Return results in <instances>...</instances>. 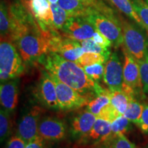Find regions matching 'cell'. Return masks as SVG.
Listing matches in <instances>:
<instances>
[{
  "label": "cell",
  "mask_w": 148,
  "mask_h": 148,
  "mask_svg": "<svg viewBox=\"0 0 148 148\" xmlns=\"http://www.w3.org/2000/svg\"><path fill=\"white\" fill-rule=\"evenodd\" d=\"M38 62L41 63L51 75L82 95H97L106 90L90 78L83 67L75 62L66 60L58 53L50 51L40 58Z\"/></svg>",
  "instance_id": "obj_1"
},
{
  "label": "cell",
  "mask_w": 148,
  "mask_h": 148,
  "mask_svg": "<svg viewBox=\"0 0 148 148\" xmlns=\"http://www.w3.org/2000/svg\"><path fill=\"white\" fill-rule=\"evenodd\" d=\"M53 31L42 30L35 21L20 25L10 40L16 45L24 63H32L38 62L49 52V42Z\"/></svg>",
  "instance_id": "obj_2"
},
{
  "label": "cell",
  "mask_w": 148,
  "mask_h": 148,
  "mask_svg": "<svg viewBox=\"0 0 148 148\" xmlns=\"http://www.w3.org/2000/svg\"><path fill=\"white\" fill-rule=\"evenodd\" d=\"M21 55L10 38H1L0 79L1 82L13 79L23 73L25 66Z\"/></svg>",
  "instance_id": "obj_3"
},
{
  "label": "cell",
  "mask_w": 148,
  "mask_h": 148,
  "mask_svg": "<svg viewBox=\"0 0 148 148\" xmlns=\"http://www.w3.org/2000/svg\"><path fill=\"white\" fill-rule=\"evenodd\" d=\"M85 17L93 25L96 30L112 42L114 47H119L123 45V32L119 17L108 16L93 8L90 9Z\"/></svg>",
  "instance_id": "obj_4"
},
{
  "label": "cell",
  "mask_w": 148,
  "mask_h": 148,
  "mask_svg": "<svg viewBox=\"0 0 148 148\" xmlns=\"http://www.w3.org/2000/svg\"><path fill=\"white\" fill-rule=\"evenodd\" d=\"M124 48L136 60L143 59L148 53V40L139 27L120 16Z\"/></svg>",
  "instance_id": "obj_5"
},
{
  "label": "cell",
  "mask_w": 148,
  "mask_h": 148,
  "mask_svg": "<svg viewBox=\"0 0 148 148\" xmlns=\"http://www.w3.org/2000/svg\"><path fill=\"white\" fill-rule=\"evenodd\" d=\"M123 52L124 54V64L122 90L135 98L136 95L143 92L139 65L136 59L124 47L123 48Z\"/></svg>",
  "instance_id": "obj_6"
},
{
  "label": "cell",
  "mask_w": 148,
  "mask_h": 148,
  "mask_svg": "<svg viewBox=\"0 0 148 148\" xmlns=\"http://www.w3.org/2000/svg\"><path fill=\"white\" fill-rule=\"evenodd\" d=\"M51 76L56 84L60 110H75L88 104L89 100H91L90 96L82 95L76 90L61 82L57 77L53 75Z\"/></svg>",
  "instance_id": "obj_7"
},
{
  "label": "cell",
  "mask_w": 148,
  "mask_h": 148,
  "mask_svg": "<svg viewBox=\"0 0 148 148\" xmlns=\"http://www.w3.org/2000/svg\"><path fill=\"white\" fill-rule=\"evenodd\" d=\"M58 53L66 60L76 62L84 53L80 42L60 36L58 31L53 30L49 42V52Z\"/></svg>",
  "instance_id": "obj_8"
},
{
  "label": "cell",
  "mask_w": 148,
  "mask_h": 148,
  "mask_svg": "<svg viewBox=\"0 0 148 148\" xmlns=\"http://www.w3.org/2000/svg\"><path fill=\"white\" fill-rule=\"evenodd\" d=\"M95 28L85 16H70L60 30L62 35L70 39L82 41L92 38Z\"/></svg>",
  "instance_id": "obj_9"
},
{
  "label": "cell",
  "mask_w": 148,
  "mask_h": 148,
  "mask_svg": "<svg viewBox=\"0 0 148 148\" xmlns=\"http://www.w3.org/2000/svg\"><path fill=\"white\" fill-rule=\"evenodd\" d=\"M36 97L44 106L60 110L56 84L53 77L46 71L43 72L36 89Z\"/></svg>",
  "instance_id": "obj_10"
},
{
  "label": "cell",
  "mask_w": 148,
  "mask_h": 148,
  "mask_svg": "<svg viewBox=\"0 0 148 148\" xmlns=\"http://www.w3.org/2000/svg\"><path fill=\"white\" fill-rule=\"evenodd\" d=\"M103 82L110 91L122 90L123 84V66L116 52L112 53L104 65Z\"/></svg>",
  "instance_id": "obj_11"
},
{
  "label": "cell",
  "mask_w": 148,
  "mask_h": 148,
  "mask_svg": "<svg viewBox=\"0 0 148 148\" xmlns=\"http://www.w3.org/2000/svg\"><path fill=\"white\" fill-rule=\"evenodd\" d=\"M30 11L42 30L50 32L53 28L52 13L48 0H21Z\"/></svg>",
  "instance_id": "obj_12"
},
{
  "label": "cell",
  "mask_w": 148,
  "mask_h": 148,
  "mask_svg": "<svg viewBox=\"0 0 148 148\" xmlns=\"http://www.w3.org/2000/svg\"><path fill=\"white\" fill-rule=\"evenodd\" d=\"M42 108L40 107L34 106L20 120L18 125L17 135L25 140L26 143L38 135V124Z\"/></svg>",
  "instance_id": "obj_13"
},
{
  "label": "cell",
  "mask_w": 148,
  "mask_h": 148,
  "mask_svg": "<svg viewBox=\"0 0 148 148\" xmlns=\"http://www.w3.org/2000/svg\"><path fill=\"white\" fill-rule=\"evenodd\" d=\"M38 133L44 140L58 141L65 137L66 127L60 119L53 117H45L40 120Z\"/></svg>",
  "instance_id": "obj_14"
},
{
  "label": "cell",
  "mask_w": 148,
  "mask_h": 148,
  "mask_svg": "<svg viewBox=\"0 0 148 148\" xmlns=\"http://www.w3.org/2000/svg\"><path fill=\"white\" fill-rule=\"evenodd\" d=\"M0 101L3 109L12 112L17 106L18 89L17 80L11 79L1 82L0 86Z\"/></svg>",
  "instance_id": "obj_15"
},
{
  "label": "cell",
  "mask_w": 148,
  "mask_h": 148,
  "mask_svg": "<svg viewBox=\"0 0 148 148\" xmlns=\"http://www.w3.org/2000/svg\"><path fill=\"white\" fill-rule=\"evenodd\" d=\"M97 116L90 111L84 110L73 117L71 121V130L74 136H87L91 130Z\"/></svg>",
  "instance_id": "obj_16"
},
{
  "label": "cell",
  "mask_w": 148,
  "mask_h": 148,
  "mask_svg": "<svg viewBox=\"0 0 148 148\" xmlns=\"http://www.w3.org/2000/svg\"><path fill=\"white\" fill-rule=\"evenodd\" d=\"M112 136L111 122L101 118H97L91 130L87 135L90 140L99 142H105Z\"/></svg>",
  "instance_id": "obj_17"
},
{
  "label": "cell",
  "mask_w": 148,
  "mask_h": 148,
  "mask_svg": "<svg viewBox=\"0 0 148 148\" xmlns=\"http://www.w3.org/2000/svg\"><path fill=\"white\" fill-rule=\"evenodd\" d=\"M58 3L70 16H86L92 8L91 5L82 0H58Z\"/></svg>",
  "instance_id": "obj_18"
},
{
  "label": "cell",
  "mask_w": 148,
  "mask_h": 148,
  "mask_svg": "<svg viewBox=\"0 0 148 148\" xmlns=\"http://www.w3.org/2000/svg\"><path fill=\"white\" fill-rule=\"evenodd\" d=\"M110 90H106L102 93L97 95L96 97L90 100L87 104V110L96 116H99L105 107L110 104Z\"/></svg>",
  "instance_id": "obj_19"
},
{
  "label": "cell",
  "mask_w": 148,
  "mask_h": 148,
  "mask_svg": "<svg viewBox=\"0 0 148 148\" xmlns=\"http://www.w3.org/2000/svg\"><path fill=\"white\" fill-rule=\"evenodd\" d=\"M135 98L128 95L123 90H114L110 91V102L111 104L120 112L123 114L126 110L127 105Z\"/></svg>",
  "instance_id": "obj_20"
},
{
  "label": "cell",
  "mask_w": 148,
  "mask_h": 148,
  "mask_svg": "<svg viewBox=\"0 0 148 148\" xmlns=\"http://www.w3.org/2000/svg\"><path fill=\"white\" fill-rule=\"evenodd\" d=\"M116 8L122 13L125 14L127 17L132 19L142 28H144L141 20L134 10L130 0H109Z\"/></svg>",
  "instance_id": "obj_21"
},
{
  "label": "cell",
  "mask_w": 148,
  "mask_h": 148,
  "mask_svg": "<svg viewBox=\"0 0 148 148\" xmlns=\"http://www.w3.org/2000/svg\"><path fill=\"white\" fill-rule=\"evenodd\" d=\"M50 5L52 13L53 28L55 30L60 31L70 16L58 3H50Z\"/></svg>",
  "instance_id": "obj_22"
},
{
  "label": "cell",
  "mask_w": 148,
  "mask_h": 148,
  "mask_svg": "<svg viewBox=\"0 0 148 148\" xmlns=\"http://www.w3.org/2000/svg\"><path fill=\"white\" fill-rule=\"evenodd\" d=\"M10 16L9 13L8 3L1 1L0 6V31L1 38H10Z\"/></svg>",
  "instance_id": "obj_23"
},
{
  "label": "cell",
  "mask_w": 148,
  "mask_h": 148,
  "mask_svg": "<svg viewBox=\"0 0 148 148\" xmlns=\"http://www.w3.org/2000/svg\"><path fill=\"white\" fill-rule=\"evenodd\" d=\"M143 109L144 104L136 100V99H133L129 102L126 110H125L123 115L132 123L137 125L140 121V117H141Z\"/></svg>",
  "instance_id": "obj_24"
},
{
  "label": "cell",
  "mask_w": 148,
  "mask_h": 148,
  "mask_svg": "<svg viewBox=\"0 0 148 148\" xmlns=\"http://www.w3.org/2000/svg\"><path fill=\"white\" fill-rule=\"evenodd\" d=\"M131 128V121L123 114H121L111 122V130L113 136L125 134Z\"/></svg>",
  "instance_id": "obj_25"
},
{
  "label": "cell",
  "mask_w": 148,
  "mask_h": 148,
  "mask_svg": "<svg viewBox=\"0 0 148 148\" xmlns=\"http://www.w3.org/2000/svg\"><path fill=\"white\" fill-rule=\"evenodd\" d=\"M104 148H137L125 134L113 136L104 142Z\"/></svg>",
  "instance_id": "obj_26"
},
{
  "label": "cell",
  "mask_w": 148,
  "mask_h": 148,
  "mask_svg": "<svg viewBox=\"0 0 148 148\" xmlns=\"http://www.w3.org/2000/svg\"><path fill=\"white\" fill-rule=\"evenodd\" d=\"M108 59V58H107L104 55L101 54V53L84 52L82 56L78 59L76 63L82 67H84V66H90L97 63L103 64L106 62Z\"/></svg>",
  "instance_id": "obj_27"
},
{
  "label": "cell",
  "mask_w": 148,
  "mask_h": 148,
  "mask_svg": "<svg viewBox=\"0 0 148 148\" xmlns=\"http://www.w3.org/2000/svg\"><path fill=\"white\" fill-rule=\"evenodd\" d=\"M11 119L10 112L5 109H1L0 112V138L1 143L6 139L11 132Z\"/></svg>",
  "instance_id": "obj_28"
},
{
  "label": "cell",
  "mask_w": 148,
  "mask_h": 148,
  "mask_svg": "<svg viewBox=\"0 0 148 148\" xmlns=\"http://www.w3.org/2000/svg\"><path fill=\"white\" fill-rule=\"evenodd\" d=\"M79 42L84 49V52L101 53V54L104 55L107 58H108L111 54L109 48L102 47V46L94 41L92 38H88V39L82 40V41H79Z\"/></svg>",
  "instance_id": "obj_29"
},
{
  "label": "cell",
  "mask_w": 148,
  "mask_h": 148,
  "mask_svg": "<svg viewBox=\"0 0 148 148\" xmlns=\"http://www.w3.org/2000/svg\"><path fill=\"white\" fill-rule=\"evenodd\" d=\"M134 10L141 20L143 27L148 31V3L143 0H130Z\"/></svg>",
  "instance_id": "obj_30"
},
{
  "label": "cell",
  "mask_w": 148,
  "mask_h": 148,
  "mask_svg": "<svg viewBox=\"0 0 148 148\" xmlns=\"http://www.w3.org/2000/svg\"><path fill=\"white\" fill-rule=\"evenodd\" d=\"M136 61L139 65L143 92L145 95H148V53L143 59Z\"/></svg>",
  "instance_id": "obj_31"
},
{
  "label": "cell",
  "mask_w": 148,
  "mask_h": 148,
  "mask_svg": "<svg viewBox=\"0 0 148 148\" xmlns=\"http://www.w3.org/2000/svg\"><path fill=\"white\" fill-rule=\"evenodd\" d=\"M85 72L90 78H92L95 82L100 80L101 77L103 76L104 73V66L103 64L97 63L92 65L84 66L83 67Z\"/></svg>",
  "instance_id": "obj_32"
},
{
  "label": "cell",
  "mask_w": 148,
  "mask_h": 148,
  "mask_svg": "<svg viewBox=\"0 0 148 148\" xmlns=\"http://www.w3.org/2000/svg\"><path fill=\"white\" fill-rule=\"evenodd\" d=\"M142 132L148 134V103L144 104V109L141 117L137 125Z\"/></svg>",
  "instance_id": "obj_33"
},
{
  "label": "cell",
  "mask_w": 148,
  "mask_h": 148,
  "mask_svg": "<svg viewBox=\"0 0 148 148\" xmlns=\"http://www.w3.org/2000/svg\"><path fill=\"white\" fill-rule=\"evenodd\" d=\"M92 38L93 39L94 41L96 42L97 44H99V45H100L103 47L109 48L112 45V42H111L106 36H103L102 34H101L100 32H98L97 30H95V32L94 33Z\"/></svg>",
  "instance_id": "obj_34"
},
{
  "label": "cell",
  "mask_w": 148,
  "mask_h": 148,
  "mask_svg": "<svg viewBox=\"0 0 148 148\" xmlns=\"http://www.w3.org/2000/svg\"><path fill=\"white\" fill-rule=\"evenodd\" d=\"M25 147H26V143L25 140L17 135V136H12L9 140L6 148H25Z\"/></svg>",
  "instance_id": "obj_35"
},
{
  "label": "cell",
  "mask_w": 148,
  "mask_h": 148,
  "mask_svg": "<svg viewBox=\"0 0 148 148\" xmlns=\"http://www.w3.org/2000/svg\"><path fill=\"white\" fill-rule=\"evenodd\" d=\"M82 1L88 3L92 8L101 12H104L109 8L101 0H82Z\"/></svg>",
  "instance_id": "obj_36"
},
{
  "label": "cell",
  "mask_w": 148,
  "mask_h": 148,
  "mask_svg": "<svg viewBox=\"0 0 148 148\" xmlns=\"http://www.w3.org/2000/svg\"><path fill=\"white\" fill-rule=\"evenodd\" d=\"M25 148H45L44 139L39 135L26 143Z\"/></svg>",
  "instance_id": "obj_37"
},
{
  "label": "cell",
  "mask_w": 148,
  "mask_h": 148,
  "mask_svg": "<svg viewBox=\"0 0 148 148\" xmlns=\"http://www.w3.org/2000/svg\"><path fill=\"white\" fill-rule=\"evenodd\" d=\"M48 1L50 3H58V0H48Z\"/></svg>",
  "instance_id": "obj_38"
},
{
  "label": "cell",
  "mask_w": 148,
  "mask_h": 148,
  "mask_svg": "<svg viewBox=\"0 0 148 148\" xmlns=\"http://www.w3.org/2000/svg\"><path fill=\"white\" fill-rule=\"evenodd\" d=\"M146 1H147V3H148V0H146Z\"/></svg>",
  "instance_id": "obj_39"
},
{
  "label": "cell",
  "mask_w": 148,
  "mask_h": 148,
  "mask_svg": "<svg viewBox=\"0 0 148 148\" xmlns=\"http://www.w3.org/2000/svg\"><path fill=\"white\" fill-rule=\"evenodd\" d=\"M145 148H148V146H147V147H145Z\"/></svg>",
  "instance_id": "obj_40"
}]
</instances>
